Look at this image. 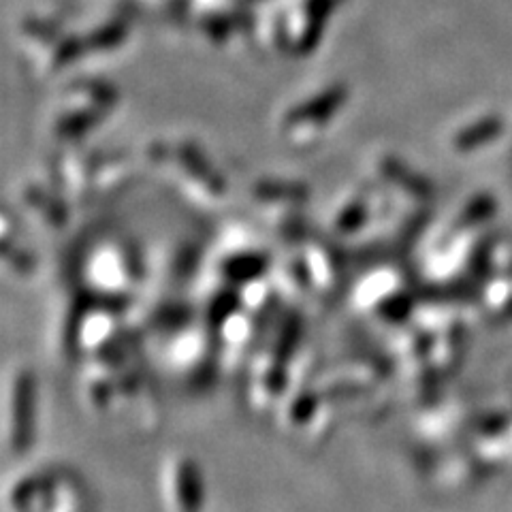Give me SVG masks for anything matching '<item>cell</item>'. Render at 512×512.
I'll return each instance as SVG.
<instances>
[{"label":"cell","mask_w":512,"mask_h":512,"mask_svg":"<svg viewBox=\"0 0 512 512\" xmlns=\"http://www.w3.org/2000/svg\"><path fill=\"white\" fill-rule=\"evenodd\" d=\"M175 491H178L180 512H197L201 504V480L197 468L184 461L175 474Z\"/></svg>","instance_id":"1"},{"label":"cell","mask_w":512,"mask_h":512,"mask_svg":"<svg viewBox=\"0 0 512 512\" xmlns=\"http://www.w3.org/2000/svg\"><path fill=\"white\" fill-rule=\"evenodd\" d=\"M15 391H18V395H15V402H18V410H22L20 414H15V431H18V438H15V442H18L20 446H24V431L28 429L26 427V419H28V408H30V378H20V384L18 387H15ZM15 444V446H18Z\"/></svg>","instance_id":"2"}]
</instances>
